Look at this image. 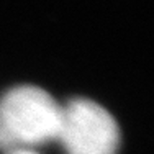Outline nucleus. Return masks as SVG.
Returning <instances> with one entry per match:
<instances>
[{"instance_id":"nucleus-1","label":"nucleus","mask_w":154,"mask_h":154,"mask_svg":"<svg viewBox=\"0 0 154 154\" xmlns=\"http://www.w3.org/2000/svg\"><path fill=\"white\" fill-rule=\"evenodd\" d=\"M62 103L38 85H15L0 95V149L38 151L57 141Z\"/></svg>"},{"instance_id":"nucleus-2","label":"nucleus","mask_w":154,"mask_h":154,"mask_svg":"<svg viewBox=\"0 0 154 154\" xmlns=\"http://www.w3.org/2000/svg\"><path fill=\"white\" fill-rule=\"evenodd\" d=\"M64 154H118L122 130L108 108L85 97L62 103L57 141Z\"/></svg>"},{"instance_id":"nucleus-3","label":"nucleus","mask_w":154,"mask_h":154,"mask_svg":"<svg viewBox=\"0 0 154 154\" xmlns=\"http://www.w3.org/2000/svg\"><path fill=\"white\" fill-rule=\"evenodd\" d=\"M3 154H41L38 151H10V152H3Z\"/></svg>"}]
</instances>
